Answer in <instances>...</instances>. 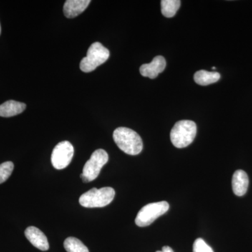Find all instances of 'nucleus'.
I'll return each mask as SVG.
<instances>
[{
    "label": "nucleus",
    "instance_id": "obj_1",
    "mask_svg": "<svg viewBox=\"0 0 252 252\" xmlns=\"http://www.w3.org/2000/svg\"><path fill=\"white\" fill-rule=\"evenodd\" d=\"M113 138L118 147L128 155H138L143 149L140 136L127 127H118L113 133Z\"/></svg>",
    "mask_w": 252,
    "mask_h": 252
},
{
    "label": "nucleus",
    "instance_id": "obj_2",
    "mask_svg": "<svg viewBox=\"0 0 252 252\" xmlns=\"http://www.w3.org/2000/svg\"><path fill=\"white\" fill-rule=\"evenodd\" d=\"M197 133L195 122L182 120L177 122L170 132L172 144L179 149L185 148L193 142Z\"/></svg>",
    "mask_w": 252,
    "mask_h": 252
},
{
    "label": "nucleus",
    "instance_id": "obj_3",
    "mask_svg": "<svg viewBox=\"0 0 252 252\" xmlns=\"http://www.w3.org/2000/svg\"><path fill=\"white\" fill-rule=\"evenodd\" d=\"M114 196L115 190L111 187L93 188L81 195L79 203L81 206L87 208L104 207L112 203Z\"/></svg>",
    "mask_w": 252,
    "mask_h": 252
},
{
    "label": "nucleus",
    "instance_id": "obj_4",
    "mask_svg": "<svg viewBox=\"0 0 252 252\" xmlns=\"http://www.w3.org/2000/svg\"><path fill=\"white\" fill-rule=\"evenodd\" d=\"M110 53L107 48L99 42L91 44L87 51V56L81 60L80 69L84 72H91L108 60Z\"/></svg>",
    "mask_w": 252,
    "mask_h": 252
},
{
    "label": "nucleus",
    "instance_id": "obj_5",
    "mask_svg": "<svg viewBox=\"0 0 252 252\" xmlns=\"http://www.w3.org/2000/svg\"><path fill=\"white\" fill-rule=\"evenodd\" d=\"M108 160V154L104 149H99L94 151L83 168L82 174L80 175L83 182L87 183L95 180Z\"/></svg>",
    "mask_w": 252,
    "mask_h": 252
},
{
    "label": "nucleus",
    "instance_id": "obj_6",
    "mask_svg": "<svg viewBox=\"0 0 252 252\" xmlns=\"http://www.w3.org/2000/svg\"><path fill=\"white\" fill-rule=\"evenodd\" d=\"M169 208L170 205L166 201L149 203L145 205L141 209L136 217V225L140 227L148 226L159 217L166 213Z\"/></svg>",
    "mask_w": 252,
    "mask_h": 252
},
{
    "label": "nucleus",
    "instance_id": "obj_7",
    "mask_svg": "<svg viewBox=\"0 0 252 252\" xmlns=\"http://www.w3.org/2000/svg\"><path fill=\"white\" fill-rule=\"evenodd\" d=\"M74 156V147L68 141L60 142L51 154V163L54 168L63 170L69 165Z\"/></svg>",
    "mask_w": 252,
    "mask_h": 252
},
{
    "label": "nucleus",
    "instance_id": "obj_8",
    "mask_svg": "<svg viewBox=\"0 0 252 252\" xmlns=\"http://www.w3.org/2000/svg\"><path fill=\"white\" fill-rule=\"evenodd\" d=\"M166 67L165 58L158 56L148 64H144L140 68V72L144 77L155 79L160 73L163 72Z\"/></svg>",
    "mask_w": 252,
    "mask_h": 252
},
{
    "label": "nucleus",
    "instance_id": "obj_9",
    "mask_svg": "<svg viewBox=\"0 0 252 252\" xmlns=\"http://www.w3.org/2000/svg\"><path fill=\"white\" fill-rule=\"evenodd\" d=\"M26 238L30 243L39 249L41 251H47L49 249V243L44 233L39 228L34 226H29L25 231Z\"/></svg>",
    "mask_w": 252,
    "mask_h": 252
},
{
    "label": "nucleus",
    "instance_id": "obj_10",
    "mask_svg": "<svg viewBox=\"0 0 252 252\" xmlns=\"http://www.w3.org/2000/svg\"><path fill=\"white\" fill-rule=\"evenodd\" d=\"M90 0H67L63 6V12L67 18H74L84 12L90 4Z\"/></svg>",
    "mask_w": 252,
    "mask_h": 252
},
{
    "label": "nucleus",
    "instance_id": "obj_11",
    "mask_svg": "<svg viewBox=\"0 0 252 252\" xmlns=\"http://www.w3.org/2000/svg\"><path fill=\"white\" fill-rule=\"evenodd\" d=\"M249 187L248 174L242 170L234 172L232 179V187L235 195L243 196L247 193Z\"/></svg>",
    "mask_w": 252,
    "mask_h": 252
},
{
    "label": "nucleus",
    "instance_id": "obj_12",
    "mask_svg": "<svg viewBox=\"0 0 252 252\" xmlns=\"http://www.w3.org/2000/svg\"><path fill=\"white\" fill-rule=\"evenodd\" d=\"M26 104L15 100H8L0 104V117H12L24 112Z\"/></svg>",
    "mask_w": 252,
    "mask_h": 252
},
{
    "label": "nucleus",
    "instance_id": "obj_13",
    "mask_svg": "<svg viewBox=\"0 0 252 252\" xmlns=\"http://www.w3.org/2000/svg\"><path fill=\"white\" fill-rule=\"evenodd\" d=\"M220 75L217 72H207L206 70H199L194 74V81L200 86H207L216 83L220 80Z\"/></svg>",
    "mask_w": 252,
    "mask_h": 252
},
{
    "label": "nucleus",
    "instance_id": "obj_14",
    "mask_svg": "<svg viewBox=\"0 0 252 252\" xmlns=\"http://www.w3.org/2000/svg\"><path fill=\"white\" fill-rule=\"evenodd\" d=\"M181 1L179 0H162L161 12L165 17L172 18L180 9Z\"/></svg>",
    "mask_w": 252,
    "mask_h": 252
},
{
    "label": "nucleus",
    "instance_id": "obj_15",
    "mask_svg": "<svg viewBox=\"0 0 252 252\" xmlns=\"http://www.w3.org/2000/svg\"><path fill=\"white\" fill-rule=\"evenodd\" d=\"M64 248L67 252H89L87 247L74 237H69L64 240Z\"/></svg>",
    "mask_w": 252,
    "mask_h": 252
},
{
    "label": "nucleus",
    "instance_id": "obj_16",
    "mask_svg": "<svg viewBox=\"0 0 252 252\" xmlns=\"http://www.w3.org/2000/svg\"><path fill=\"white\" fill-rule=\"evenodd\" d=\"M14 168V163L11 161L4 162L0 165V185L9 178Z\"/></svg>",
    "mask_w": 252,
    "mask_h": 252
},
{
    "label": "nucleus",
    "instance_id": "obj_17",
    "mask_svg": "<svg viewBox=\"0 0 252 252\" xmlns=\"http://www.w3.org/2000/svg\"><path fill=\"white\" fill-rule=\"evenodd\" d=\"M193 252H214L212 248L202 238H198L194 242L193 247Z\"/></svg>",
    "mask_w": 252,
    "mask_h": 252
},
{
    "label": "nucleus",
    "instance_id": "obj_18",
    "mask_svg": "<svg viewBox=\"0 0 252 252\" xmlns=\"http://www.w3.org/2000/svg\"><path fill=\"white\" fill-rule=\"evenodd\" d=\"M157 252H174V251L170 247L165 246L162 248V251H157Z\"/></svg>",
    "mask_w": 252,
    "mask_h": 252
},
{
    "label": "nucleus",
    "instance_id": "obj_19",
    "mask_svg": "<svg viewBox=\"0 0 252 252\" xmlns=\"http://www.w3.org/2000/svg\"><path fill=\"white\" fill-rule=\"evenodd\" d=\"M0 34H1V25H0Z\"/></svg>",
    "mask_w": 252,
    "mask_h": 252
},
{
    "label": "nucleus",
    "instance_id": "obj_20",
    "mask_svg": "<svg viewBox=\"0 0 252 252\" xmlns=\"http://www.w3.org/2000/svg\"><path fill=\"white\" fill-rule=\"evenodd\" d=\"M216 69V67H212V69Z\"/></svg>",
    "mask_w": 252,
    "mask_h": 252
}]
</instances>
